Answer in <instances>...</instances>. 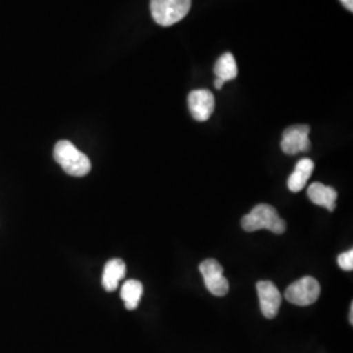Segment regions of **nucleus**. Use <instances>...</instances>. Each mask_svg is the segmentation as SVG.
<instances>
[{
  "instance_id": "f257e3e1",
  "label": "nucleus",
  "mask_w": 353,
  "mask_h": 353,
  "mask_svg": "<svg viewBox=\"0 0 353 353\" xmlns=\"http://www.w3.org/2000/svg\"><path fill=\"white\" fill-rule=\"evenodd\" d=\"M241 225L246 232L268 229L272 233L283 234L287 229L285 221L279 216L276 208L270 204H258L246 216L242 217Z\"/></svg>"
},
{
  "instance_id": "f03ea898",
  "label": "nucleus",
  "mask_w": 353,
  "mask_h": 353,
  "mask_svg": "<svg viewBox=\"0 0 353 353\" xmlns=\"http://www.w3.org/2000/svg\"><path fill=\"white\" fill-rule=\"evenodd\" d=\"M54 159L67 174L72 176H87L92 168L88 156L79 151L68 140H61L55 144Z\"/></svg>"
},
{
  "instance_id": "7ed1b4c3",
  "label": "nucleus",
  "mask_w": 353,
  "mask_h": 353,
  "mask_svg": "<svg viewBox=\"0 0 353 353\" xmlns=\"http://www.w3.org/2000/svg\"><path fill=\"white\" fill-rule=\"evenodd\" d=\"M191 8V0H151L153 20L161 26L176 24L186 17Z\"/></svg>"
},
{
  "instance_id": "20e7f679",
  "label": "nucleus",
  "mask_w": 353,
  "mask_h": 353,
  "mask_svg": "<svg viewBox=\"0 0 353 353\" xmlns=\"http://www.w3.org/2000/svg\"><path fill=\"white\" fill-rule=\"evenodd\" d=\"M321 294V285L313 276H305L292 283L285 290V299L297 306H309L316 303Z\"/></svg>"
},
{
  "instance_id": "39448f33",
  "label": "nucleus",
  "mask_w": 353,
  "mask_h": 353,
  "mask_svg": "<svg viewBox=\"0 0 353 353\" xmlns=\"http://www.w3.org/2000/svg\"><path fill=\"white\" fill-rule=\"evenodd\" d=\"M207 290L214 296L223 297L229 292V281L224 276V268L216 259H205L199 265Z\"/></svg>"
},
{
  "instance_id": "423d86ee",
  "label": "nucleus",
  "mask_w": 353,
  "mask_h": 353,
  "mask_svg": "<svg viewBox=\"0 0 353 353\" xmlns=\"http://www.w3.org/2000/svg\"><path fill=\"white\" fill-rule=\"evenodd\" d=\"M310 127L307 125L290 126L283 132L281 150L287 154H297L301 152L310 151L312 143L309 139Z\"/></svg>"
},
{
  "instance_id": "0eeeda50",
  "label": "nucleus",
  "mask_w": 353,
  "mask_h": 353,
  "mask_svg": "<svg viewBox=\"0 0 353 353\" xmlns=\"http://www.w3.org/2000/svg\"><path fill=\"white\" fill-rule=\"evenodd\" d=\"M256 290L262 314L268 319H272L278 316L279 309L281 305V294L276 285L272 281L262 280L256 283Z\"/></svg>"
},
{
  "instance_id": "6e6552de",
  "label": "nucleus",
  "mask_w": 353,
  "mask_h": 353,
  "mask_svg": "<svg viewBox=\"0 0 353 353\" xmlns=\"http://www.w3.org/2000/svg\"><path fill=\"white\" fill-rule=\"evenodd\" d=\"M189 109L194 119L199 122L208 121L214 110V94L207 89L192 90L189 94Z\"/></svg>"
},
{
  "instance_id": "1a4fd4ad",
  "label": "nucleus",
  "mask_w": 353,
  "mask_h": 353,
  "mask_svg": "<svg viewBox=\"0 0 353 353\" xmlns=\"http://www.w3.org/2000/svg\"><path fill=\"white\" fill-rule=\"evenodd\" d=\"M307 196L314 204L326 208L327 211H334L336 207V199H338L336 190L326 186L321 182H314L309 186Z\"/></svg>"
},
{
  "instance_id": "9d476101",
  "label": "nucleus",
  "mask_w": 353,
  "mask_h": 353,
  "mask_svg": "<svg viewBox=\"0 0 353 353\" xmlns=\"http://www.w3.org/2000/svg\"><path fill=\"white\" fill-rule=\"evenodd\" d=\"M126 276V263L122 259H110L103 268L102 287L108 292H114L118 284Z\"/></svg>"
},
{
  "instance_id": "9b49d317",
  "label": "nucleus",
  "mask_w": 353,
  "mask_h": 353,
  "mask_svg": "<svg viewBox=\"0 0 353 353\" xmlns=\"http://www.w3.org/2000/svg\"><path fill=\"white\" fill-rule=\"evenodd\" d=\"M314 170V163L310 159H301L296 166L293 173L288 178V189L292 192H299L306 186L310 176Z\"/></svg>"
},
{
  "instance_id": "f8f14e48",
  "label": "nucleus",
  "mask_w": 353,
  "mask_h": 353,
  "mask_svg": "<svg viewBox=\"0 0 353 353\" xmlns=\"http://www.w3.org/2000/svg\"><path fill=\"white\" fill-rule=\"evenodd\" d=\"M237 74H239V68H237V63H236L233 54L225 52L224 55H221L217 59L216 65H214L216 79H220L225 83V81L236 79Z\"/></svg>"
},
{
  "instance_id": "ddd939ff",
  "label": "nucleus",
  "mask_w": 353,
  "mask_h": 353,
  "mask_svg": "<svg viewBox=\"0 0 353 353\" xmlns=\"http://www.w3.org/2000/svg\"><path fill=\"white\" fill-rule=\"evenodd\" d=\"M143 296V284L138 280H127L121 290V297L128 310H135L139 306Z\"/></svg>"
},
{
  "instance_id": "4468645a",
  "label": "nucleus",
  "mask_w": 353,
  "mask_h": 353,
  "mask_svg": "<svg viewBox=\"0 0 353 353\" xmlns=\"http://www.w3.org/2000/svg\"><path fill=\"white\" fill-rule=\"evenodd\" d=\"M338 265L344 271H352L353 270V250L343 252L338 256Z\"/></svg>"
},
{
  "instance_id": "2eb2a0df",
  "label": "nucleus",
  "mask_w": 353,
  "mask_h": 353,
  "mask_svg": "<svg viewBox=\"0 0 353 353\" xmlns=\"http://www.w3.org/2000/svg\"><path fill=\"white\" fill-rule=\"evenodd\" d=\"M341 3L344 4V7L348 10V11H353V0H341Z\"/></svg>"
},
{
  "instance_id": "dca6fc26",
  "label": "nucleus",
  "mask_w": 353,
  "mask_h": 353,
  "mask_svg": "<svg viewBox=\"0 0 353 353\" xmlns=\"http://www.w3.org/2000/svg\"><path fill=\"white\" fill-rule=\"evenodd\" d=\"M223 85H224V81H223V80H220V79H216V80H214V87H216V89H221L223 88Z\"/></svg>"
},
{
  "instance_id": "f3484780",
  "label": "nucleus",
  "mask_w": 353,
  "mask_h": 353,
  "mask_svg": "<svg viewBox=\"0 0 353 353\" xmlns=\"http://www.w3.org/2000/svg\"><path fill=\"white\" fill-rule=\"evenodd\" d=\"M350 322L353 323V305H351V309H350Z\"/></svg>"
}]
</instances>
